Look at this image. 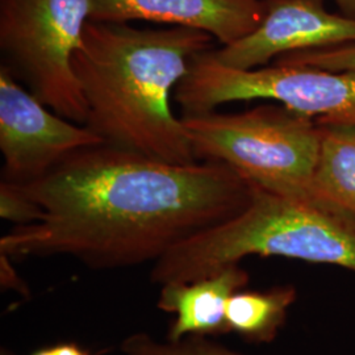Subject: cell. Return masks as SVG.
<instances>
[{"mask_svg":"<svg viewBox=\"0 0 355 355\" xmlns=\"http://www.w3.org/2000/svg\"><path fill=\"white\" fill-rule=\"evenodd\" d=\"M275 64L309 66L336 73H355V42L315 51H293L280 55L275 60Z\"/></svg>","mask_w":355,"mask_h":355,"instance_id":"5bb4252c","label":"cell"},{"mask_svg":"<svg viewBox=\"0 0 355 355\" xmlns=\"http://www.w3.org/2000/svg\"><path fill=\"white\" fill-rule=\"evenodd\" d=\"M101 144L102 139L89 128L51 111L0 67L1 182L31 184L71 154Z\"/></svg>","mask_w":355,"mask_h":355,"instance_id":"52a82bcc","label":"cell"},{"mask_svg":"<svg viewBox=\"0 0 355 355\" xmlns=\"http://www.w3.org/2000/svg\"><path fill=\"white\" fill-rule=\"evenodd\" d=\"M295 300L293 286H278L267 291L240 290L230 296L227 304L229 330L250 343H271L284 325Z\"/></svg>","mask_w":355,"mask_h":355,"instance_id":"7c38bea8","label":"cell"},{"mask_svg":"<svg viewBox=\"0 0 355 355\" xmlns=\"http://www.w3.org/2000/svg\"><path fill=\"white\" fill-rule=\"evenodd\" d=\"M91 20L192 28L223 46L252 33L265 15V0H91Z\"/></svg>","mask_w":355,"mask_h":355,"instance_id":"9c48e42d","label":"cell"},{"mask_svg":"<svg viewBox=\"0 0 355 355\" xmlns=\"http://www.w3.org/2000/svg\"><path fill=\"white\" fill-rule=\"evenodd\" d=\"M44 209L20 187L0 183V216L15 225H28L41 220Z\"/></svg>","mask_w":355,"mask_h":355,"instance_id":"9a60e30c","label":"cell"},{"mask_svg":"<svg viewBox=\"0 0 355 355\" xmlns=\"http://www.w3.org/2000/svg\"><path fill=\"white\" fill-rule=\"evenodd\" d=\"M248 283L249 274L239 263H232L200 279L164 284L157 306L175 315L167 341L230 333L225 318L227 304L230 296L243 290Z\"/></svg>","mask_w":355,"mask_h":355,"instance_id":"30bf717a","label":"cell"},{"mask_svg":"<svg viewBox=\"0 0 355 355\" xmlns=\"http://www.w3.org/2000/svg\"><path fill=\"white\" fill-rule=\"evenodd\" d=\"M32 355H89L76 343H61L51 347L38 350Z\"/></svg>","mask_w":355,"mask_h":355,"instance_id":"e0dca14e","label":"cell"},{"mask_svg":"<svg viewBox=\"0 0 355 355\" xmlns=\"http://www.w3.org/2000/svg\"><path fill=\"white\" fill-rule=\"evenodd\" d=\"M253 99L278 102L318 125L355 124V73L277 64L240 70L218 62L211 49L193 58L174 92L183 116Z\"/></svg>","mask_w":355,"mask_h":355,"instance_id":"8992f818","label":"cell"},{"mask_svg":"<svg viewBox=\"0 0 355 355\" xmlns=\"http://www.w3.org/2000/svg\"><path fill=\"white\" fill-rule=\"evenodd\" d=\"M44 209L0 239L11 258L70 255L94 270L157 262L178 245L241 214L253 184L225 164L175 165L105 144L17 186Z\"/></svg>","mask_w":355,"mask_h":355,"instance_id":"6da1fadb","label":"cell"},{"mask_svg":"<svg viewBox=\"0 0 355 355\" xmlns=\"http://www.w3.org/2000/svg\"><path fill=\"white\" fill-rule=\"evenodd\" d=\"M120 350L125 355H245L209 341L205 336H187L183 340L158 341L148 333H135L127 337Z\"/></svg>","mask_w":355,"mask_h":355,"instance_id":"4fadbf2b","label":"cell"},{"mask_svg":"<svg viewBox=\"0 0 355 355\" xmlns=\"http://www.w3.org/2000/svg\"><path fill=\"white\" fill-rule=\"evenodd\" d=\"M198 161L225 164L253 186L288 198H313L321 128L284 105L241 114L182 116Z\"/></svg>","mask_w":355,"mask_h":355,"instance_id":"277c9868","label":"cell"},{"mask_svg":"<svg viewBox=\"0 0 355 355\" xmlns=\"http://www.w3.org/2000/svg\"><path fill=\"white\" fill-rule=\"evenodd\" d=\"M91 0H1V67L51 111L86 124L73 58L91 20Z\"/></svg>","mask_w":355,"mask_h":355,"instance_id":"5b68a950","label":"cell"},{"mask_svg":"<svg viewBox=\"0 0 355 355\" xmlns=\"http://www.w3.org/2000/svg\"><path fill=\"white\" fill-rule=\"evenodd\" d=\"M253 187L241 214L154 262L153 283L200 279L248 255L284 257L355 272L354 217L316 198H288Z\"/></svg>","mask_w":355,"mask_h":355,"instance_id":"3957f363","label":"cell"},{"mask_svg":"<svg viewBox=\"0 0 355 355\" xmlns=\"http://www.w3.org/2000/svg\"><path fill=\"white\" fill-rule=\"evenodd\" d=\"M0 275H1V284L6 288H13L26 296L29 293L24 280L17 275V272L13 268L11 257H8L7 254L0 253Z\"/></svg>","mask_w":355,"mask_h":355,"instance_id":"2e32d148","label":"cell"},{"mask_svg":"<svg viewBox=\"0 0 355 355\" xmlns=\"http://www.w3.org/2000/svg\"><path fill=\"white\" fill-rule=\"evenodd\" d=\"M355 42V19L331 13L325 0H265L259 26L240 41L212 49L218 62L250 70L293 51Z\"/></svg>","mask_w":355,"mask_h":355,"instance_id":"ba28073f","label":"cell"},{"mask_svg":"<svg viewBox=\"0 0 355 355\" xmlns=\"http://www.w3.org/2000/svg\"><path fill=\"white\" fill-rule=\"evenodd\" d=\"M215 41L192 28L89 20L73 58L87 104L85 125L116 149L175 165L198 162L170 101L193 58Z\"/></svg>","mask_w":355,"mask_h":355,"instance_id":"7a4b0ae2","label":"cell"},{"mask_svg":"<svg viewBox=\"0 0 355 355\" xmlns=\"http://www.w3.org/2000/svg\"><path fill=\"white\" fill-rule=\"evenodd\" d=\"M341 13L355 19V0H336Z\"/></svg>","mask_w":355,"mask_h":355,"instance_id":"ac0fdd59","label":"cell"},{"mask_svg":"<svg viewBox=\"0 0 355 355\" xmlns=\"http://www.w3.org/2000/svg\"><path fill=\"white\" fill-rule=\"evenodd\" d=\"M320 128L312 196L355 218V124Z\"/></svg>","mask_w":355,"mask_h":355,"instance_id":"8fae6325","label":"cell"}]
</instances>
